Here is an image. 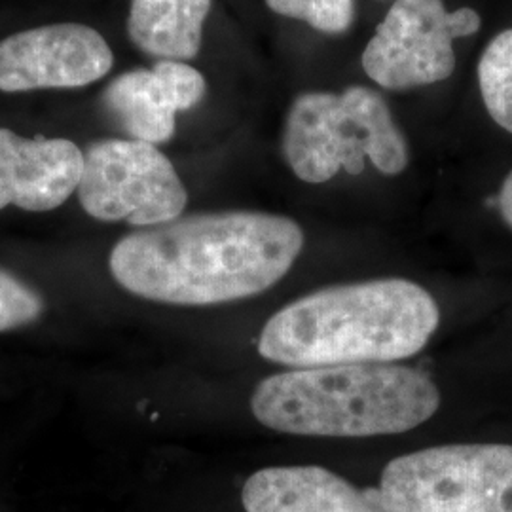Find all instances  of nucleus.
<instances>
[{"label":"nucleus","instance_id":"1","mask_svg":"<svg viewBox=\"0 0 512 512\" xmlns=\"http://www.w3.org/2000/svg\"><path fill=\"white\" fill-rule=\"evenodd\" d=\"M304 247L289 217L258 211L200 213L120 239L112 277L131 294L177 306H213L268 291Z\"/></svg>","mask_w":512,"mask_h":512},{"label":"nucleus","instance_id":"2","mask_svg":"<svg viewBox=\"0 0 512 512\" xmlns=\"http://www.w3.org/2000/svg\"><path fill=\"white\" fill-rule=\"evenodd\" d=\"M440 323L435 298L401 277L334 285L277 311L258 353L279 365L395 363L427 346Z\"/></svg>","mask_w":512,"mask_h":512},{"label":"nucleus","instance_id":"3","mask_svg":"<svg viewBox=\"0 0 512 512\" xmlns=\"http://www.w3.org/2000/svg\"><path fill=\"white\" fill-rule=\"evenodd\" d=\"M439 406V387L427 374L395 363L294 368L262 380L251 397L268 429L336 439L406 433Z\"/></svg>","mask_w":512,"mask_h":512},{"label":"nucleus","instance_id":"4","mask_svg":"<svg viewBox=\"0 0 512 512\" xmlns=\"http://www.w3.org/2000/svg\"><path fill=\"white\" fill-rule=\"evenodd\" d=\"M283 154L294 175L310 184L327 183L340 171L361 175L366 158L384 175H399L408 165L406 139L384 97L365 86L296 97Z\"/></svg>","mask_w":512,"mask_h":512},{"label":"nucleus","instance_id":"5","mask_svg":"<svg viewBox=\"0 0 512 512\" xmlns=\"http://www.w3.org/2000/svg\"><path fill=\"white\" fill-rule=\"evenodd\" d=\"M384 512H512V444H446L395 458Z\"/></svg>","mask_w":512,"mask_h":512},{"label":"nucleus","instance_id":"6","mask_svg":"<svg viewBox=\"0 0 512 512\" xmlns=\"http://www.w3.org/2000/svg\"><path fill=\"white\" fill-rule=\"evenodd\" d=\"M78 200L93 219L150 228L179 219L188 202L162 150L137 139H105L84 152Z\"/></svg>","mask_w":512,"mask_h":512},{"label":"nucleus","instance_id":"7","mask_svg":"<svg viewBox=\"0 0 512 512\" xmlns=\"http://www.w3.org/2000/svg\"><path fill=\"white\" fill-rule=\"evenodd\" d=\"M473 8L448 12L444 0H395L363 52V69L385 90L437 84L456 69V38L478 33Z\"/></svg>","mask_w":512,"mask_h":512},{"label":"nucleus","instance_id":"8","mask_svg":"<svg viewBox=\"0 0 512 512\" xmlns=\"http://www.w3.org/2000/svg\"><path fill=\"white\" fill-rule=\"evenodd\" d=\"M114 65L109 42L82 23L25 29L0 40V92L71 90L105 78Z\"/></svg>","mask_w":512,"mask_h":512},{"label":"nucleus","instance_id":"9","mask_svg":"<svg viewBox=\"0 0 512 512\" xmlns=\"http://www.w3.org/2000/svg\"><path fill=\"white\" fill-rule=\"evenodd\" d=\"M207 92L203 74L184 61H158L152 69L120 74L105 92V105L131 139L150 145L173 137L177 112L196 107Z\"/></svg>","mask_w":512,"mask_h":512},{"label":"nucleus","instance_id":"10","mask_svg":"<svg viewBox=\"0 0 512 512\" xmlns=\"http://www.w3.org/2000/svg\"><path fill=\"white\" fill-rule=\"evenodd\" d=\"M84 173V152L69 139H25L0 128V209L46 213L67 202Z\"/></svg>","mask_w":512,"mask_h":512},{"label":"nucleus","instance_id":"11","mask_svg":"<svg viewBox=\"0 0 512 512\" xmlns=\"http://www.w3.org/2000/svg\"><path fill=\"white\" fill-rule=\"evenodd\" d=\"M245 512H384L378 488L361 490L323 467H268L249 476Z\"/></svg>","mask_w":512,"mask_h":512},{"label":"nucleus","instance_id":"12","mask_svg":"<svg viewBox=\"0 0 512 512\" xmlns=\"http://www.w3.org/2000/svg\"><path fill=\"white\" fill-rule=\"evenodd\" d=\"M211 0H131V42L160 61H186L200 54Z\"/></svg>","mask_w":512,"mask_h":512},{"label":"nucleus","instance_id":"13","mask_svg":"<svg viewBox=\"0 0 512 512\" xmlns=\"http://www.w3.org/2000/svg\"><path fill=\"white\" fill-rule=\"evenodd\" d=\"M478 84L495 124L512 133V29L499 33L484 50Z\"/></svg>","mask_w":512,"mask_h":512},{"label":"nucleus","instance_id":"14","mask_svg":"<svg viewBox=\"0 0 512 512\" xmlns=\"http://www.w3.org/2000/svg\"><path fill=\"white\" fill-rule=\"evenodd\" d=\"M283 18L298 19L327 35L346 33L355 18V0H266Z\"/></svg>","mask_w":512,"mask_h":512},{"label":"nucleus","instance_id":"15","mask_svg":"<svg viewBox=\"0 0 512 512\" xmlns=\"http://www.w3.org/2000/svg\"><path fill=\"white\" fill-rule=\"evenodd\" d=\"M44 311L42 296L16 275L0 268V332L25 327Z\"/></svg>","mask_w":512,"mask_h":512},{"label":"nucleus","instance_id":"16","mask_svg":"<svg viewBox=\"0 0 512 512\" xmlns=\"http://www.w3.org/2000/svg\"><path fill=\"white\" fill-rule=\"evenodd\" d=\"M497 205H499L501 217L512 228V171L507 175V179L503 181V186L499 190Z\"/></svg>","mask_w":512,"mask_h":512}]
</instances>
